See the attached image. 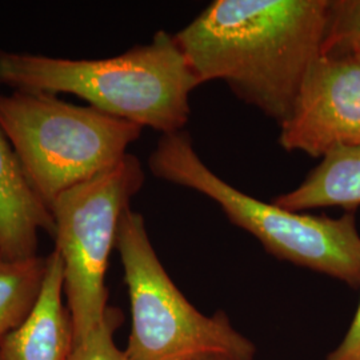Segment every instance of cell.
I'll return each mask as SVG.
<instances>
[{"mask_svg":"<svg viewBox=\"0 0 360 360\" xmlns=\"http://www.w3.org/2000/svg\"><path fill=\"white\" fill-rule=\"evenodd\" d=\"M196 360H242L231 358V356H224V355H206V356H200Z\"/></svg>","mask_w":360,"mask_h":360,"instance_id":"obj_15","label":"cell"},{"mask_svg":"<svg viewBox=\"0 0 360 360\" xmlns=\"http://www.w3.org/2000/svg\"><path fill=\"white\" fill-rule=\"evenodd\" d=\"M144 171L127 154L116 166L62 193L50 207L55 251L65 270V295L74 347L103 322L108 311L105 272L119 220L141 191Z\"/></svg>","mask_w":360,"mask_h":360,"instance_id":"obj_6","label":"cell"},{"mask_svg":"<svg viewBox=\"0 0 360 360\" xmlns=\"http://www.w3.org/2000/svg\"><path fill=\"white\" fill-rule=\"evenodd\" d=\"M330 0H217L175 34L199 83L221 80L282 124L322 55Z\"/></svg>","mask_w":360,"mask_h":360,"instance_id":"obj_1","label":"cell"},{"mask_svg":"<svg viewBox=\"0 0 360 360\" xmlns=\"http://www.w3.org/2000/svg\"><path fill=\"white\" fill-rule=\"evenodd\" d=\"M323 360H360V302L347 334Z\"/></svg>","mask_w":360,"mask_h":360,"instance_id":"obj_14","label":"cell"},{"mask_svg":"<svg viewBox=\"0 0 360 360\" xmlns=\"http://www.w3.org/2000/svg\"><path fill=\"white\" fill-rule=\"evenodd\" d=\"M39 231L53 236L51 211L31 188L13 146L0 129V257H37Z\"/></svg>","mask_w":360,"mask_h":360,"instance_id":"obj_9","label":"cell"},{"mask_svg":"<svg viewBox=\"0 0 360 360\" xmlns=\"http://www.w3.org/2000/svg\"><path fill=\"white\" fill-rule=\"evenodd\" d=\"M0 84L13 90L72 94L107 115L162 135L183 131L190 94L200 86L174 35L105 59H62L0 50Z\"/></svg>","mask_w":360,"mask_h":360,"instance_id":"obj_2","label":"cell"},{"mask_svg":"<svg viewBox=\"0 0 360 360\" xmlns=\"http://www.w3.org/2000/svg\"><path fill=\"white\" fill-rule=\"evenodd\" d=\"M281 126L287 151L324 158L360 144V56L321 55L309 68Z\"/></svg>","mask_w":360,"mask_h":360,"instance_id":"obj_7","label":"cell"},{"mask_svg":"<svg viewBox=\"0 0 360 360\" xmlns=\"http://www.w3.org/2000/svg\"><path fill=\"white\" fill-rule=\"evenodd\" d=\"M352 52H354V53H356V55H359V56H360V44ZM349 53H351V52H349Z\"/></svg>","mask_w":360,"mask_h":360,"instance_id":"obj_16","label":"cell"},{"mask_svg":"<svg viewBox=\"0 0 360 360\" xmlns=\"http://www.w3.org/2000/svg\"><path fill=\"white\" fill-rule=\"evenodd\" d=\"M272 203L292 212L326 207L354 212L360 206V144L326 155L299 187Z\"/></svg>","mask_w":360,"mask_h":360,"instance_id":"obj_10","label":"cell"},{"mask_svg":"<svg viewBox=\"0 0 360 360\" xmlns=\"http://www.w3.org/2000/svg\"><path fill=\"white\" fill-rule=\"evenodd\" d=\"M122 322V312L110 307L101 323L82 343L72 348L68 360H129L124 351L116 347L114 333Z\"/></svg>","mask_w":360,"mask_h":360,"instance_id":"obj_13","label":"cell"},{"mask_svg":"<svg viewBox=\"0 0 360 360\" xmlns=\"http://www.w3.org/2000/svg\"><path fill=\"white\" fill-rule=\"evenodd\" d=\"M47 271V257L23 260L0 257V346L26 321L38 300Z\"/></svg>","mask_w":360,"mask_h":360,"instance_id":"obj_11","label":"cell"},{"mask_svg":"<svg viewBox=\"0 0 360 360\" xmlns=\"http://www.w3.org/2000/svg\"><path fill=\"white\" fill-rule=\"evenodd\" d=\"M0 129L50 208L62 193L116 166L143 129L55 94L13 90L0 94Z\"/></svg>","mask_w":360,"mask_h":360,"instance_id":"obj_4","label":"cell"},{"mask_svg":"<svg viewBox=\"0 0 360 360\" xmlns=\"http://www.w3.org/2000/svg\"><path fill=\"white\" fill-rule=\"evenodd\" d=\"M63 294V262L53 250L47 257V271L38 300L26 321L1 342L0 360L70 359L74 331Z\"/></svg>","mask_w":360,"mask_h":360,"instance_id":"obj_8","label":"cell"},{"mask_svg":"<svg viewBox=\"0 0 360 360\" xmlns=\"http://www.w3.org/2000/svg\"><path fill=\"white\" fill-rule=\"evenodd\" d=\"M360 44V0H330L322 55H345Z\"/></svg>","mask_w":360,"mask_h":360,"instance_id":"obj_12","label":"cell"},{"mask_svg":"<svg viewBox=\"0 0 360 360\" xmlns=\"http://www.w3.org/2000/svg\"><path fill=\"white\" fill-rule=\"evenodd\" d=\"M195 359H196V358H195ZM195 359H188V360H195Z\"/></svg>","mask_w":360,"mask_h":360,"instance_id":"obj_17","label":"cell"},{"mask_svg":"<svg viewBox=\"0 0 360 360\" xmlns=\"http://www.w3.org/2000/svg\"><path fill=\"white\" fill-rule=\"evenodd\" d=\"M154 176L214 200L232 223L278 259L360 287V233L354 212L340 218L292 212L239 191L212 172L184 131L162 135L150 155Z\"/></svg>","mask_w":360,"mask_h":360,"instance_id":"obj_3","label":"cell"},{"mask_svg":"<svg viewBox=\"0 0 360 360\" xmlns=\"http://www.w3.org/2000/svg\"><path fill=\"white\" fill-rule=\"evenodd\" d=\"M115 248L129 288L132 327L129 360H188L226 355L254 360L257 347L219 311L208 316L193 307L168 276L155 252L142 215L122 214Z\"/></svg>","mask_w":360,"mask_h":360,"instance_id":"obj_5","label":"cell"}]
</instances>
